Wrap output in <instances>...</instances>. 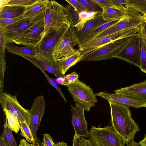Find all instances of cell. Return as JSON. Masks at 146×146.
I'll list each match as a JSON object with an SVG mask.
<instances>
[{"label": "cell", "mask_w": 146, "mask_h": 146, "mask_svg": "<svg viewBox=\"0 0 146 146\" xmlns=\"http://www.w3.org/2000/svg\"><path fill=\"white\" fill-rule=\"evenodd\" d=\"M112 126L114 130L128 143L133 139L139 128L133 119L129 107L109 101Z\"/></svg>", "instance_id": "cell-1"}, {"label": "cell", "mask_w": 146, "mask_h": 146, "mask_svg": "<svg viewBox=\"0 0 146 146\" xmlns=\"http://www.w3.org/2000/svg\"><path fill=\"white\" fill-rule=\"evenodd\" d=\"M70 26L66 24L53 27L45 33L43 38L36 47L38 55V59L54 60V50L69 31Z\"/></svg>", "instance_id": "cell-2"}, {"label": "cell", "mask_w": 146, "mask_h": 146, "mask_svg": "<svg viewBox=\"0 0 146 146\" xmlns=\"http://www.w3.org/2000/svg\"><path fill=\"white\" fill-rule=\"evenodd\" d=\"M67 87L75 104L84 110L90 111V108L95 106L97 102L93 90L78 79Z\"/></svg>", "instance_id": "cell-3"}, {"label": "cell", "mask_w": 146, "mask_h": 146, "mask_svg": "<svg viewBox=\"0 0 146 146\" xmlns=\"http://www.w3.org/2000/svg\"><path fill=\"white\" fill-rule=\"evenodd\" d=\"M89 138L95 146H125V139L111 126L103 128L92 126L89 131Z\"/></svg>", "instance_id": "cell-4"}, {"label": "cell", "mask_w": 146, "mask_h": 146, "mask_svg": "<svg viewBox=\"0 0 146 146\" xmlns=\"http://www.w3.org/2000/svg\"><path fill=\"white\" fill-rule=\"evenodd\" d=\"M127 10L120 20L115 23L87 41L97 39L125 29L140 27L145 24L143 15L140 13L133 10Z\"/></svg>", "instance_id": "cell-5"}, {"label": "cell", "mask_w": 146, "mask_h": 146, "mask_svg": "<svg viewBox=\"0 0 146 146\" xmlns=\"http://www.w3.org/2000/svg\"><path fill=\"white\" fill-rule=\"evenodd\" d=\"M130 37L113 41L85 54L80 61H99L113 58L127 43Z\"/></svg>", "instance_id": "cell-6"}, {"label": "cell", "mask_w": 146, "mask_h": 146, "mask_svg": "<svg viewBox=\"0 0 146 146\" xmlns=\"http://www.w3.org/2000/svg\"><path fill=\"white\" fill-rule=\"evenodd\" d=\"M140 27L125 29L97 39L86 41L78 45L79 49L84 54L111 42L136 35L139 32Z\"/></svg>", "instance_id": "cell-7"}, {"label": "cell", "mask_w": 146, "mask_h": 146, "mask_svg": "<svg viewBox=\"0 0 146 146\" xmlns=\"http://www.w3.org/2000/svg\"><path fill=\"white\" fill-rule=\"evenodd\" d=\"M45 33L51 28L66 24L71 25L65 7L54 0H49L44 15Z\"/></svg>", "instance_id": "cell-8"}, {"label": "cell", "mask_w": 146, "mask_h": 146, "mask_svg": "<svg viewBox=\"0 0 146 146\" xmlns=\"http://www.w3.org/2000/svg\"><path fill=\"white\" fill-rule=\"evenodd\" d=\"M45 12L34 17L24 18L3 29L7 42L11 43L25 33L29 29L44 18Z\"/></svg>", "instance_id": "cell-9"}, {"label": "cell", "mask_w": 146, "mask_h": 146, "mask_svg": "<svg viewBox=\"0 0 146 146\" xmlns=\"http://www.w3.org/2000/svg\"><path fill=\"white\" fill-rule=\"evenodd\" d=\"M0 103L3 109H6L18 117L20 124L25 121L29 124L31 117L29 110L21 105L17 100V95L3 92L0 94Z\"/></svg>", "instance_id": "cell-10"}, {"label": "cell", "mask_w": 146, "mask_h": 146, "mask_svg": "<svg viewBox=\"0 0 146 146\" xmlns=\"http://www.w3.org/2000/svg\"><path fill=\"white\" fill-rule=\"evenodd\" d=\"M138 67L140 66L139 38L138 34L130 37L127 43L114 56Z\"/></svg>", "instance_id": "cell-11"}, {"label": "cell", "mask_w": 146, "mask_h": 146, "mask_svg": "<svg viewBox=\"0 0 146 146\" xmlns=\"http://www.w3.org/2000/svg\"><path fill=\"white\" fill-rule=\"evenodd\" d=\"M44 29V18L11 43L25 46L36 47L45 35Z\"/></svg>", "instance_id": "cell-12"}, {"label": "cell", "mask_w": 146, "mask_h": 146, "mask_svg": "<svg viewBox=\"0 0 146 146\" xmlns=\"http://www.w3.org/2000/svg\"><path fill=\"white\" fill-rule=\"evenodd\" d=\"M46 103L44 97L40 96L36 97L33 101L29 111L31 115L29 124L37 144H40L37 136L38 129L45 112Z\"/></svg>", "instance_id": "cell-13"}, {"label": "cell", "mask_w": 146, "mask_h": 146, "mask_svg": "<svg viewBox=\"0 0 146 146\" xmlns=\"http://www.w3.org/2000/svg\"><path fill=\"white\" fill-rule=\"evenodd\" d=\"M76 45H78V42L69 28L55 49L53 54L54 59L57 60L75 53L78 50L75 48Z\"/></svg>", "instance_id": "cell-14"}, {"label": "cell", "mask_w": 146, "mask_h": 146, "mask_svg": "<svg viewBox=\"0 0 146 146\" xmlns=\"http://www.w3.org/2000/svg\"><path fill=\"white\" fill-rule=\"evenodd\" d=\"M102 13L99 14L94 19L88 21L80 31H76L73 27L70 26V29L77 41L78 45L84 43L89 35L94 29L108 22L104 19Z\"/></svg>", "instance_id": "cell-15"}, {"label": "cell", "mask_w": 146, "mask_h": 146, "mask_svg": "<svg viewBox=\"0 0 146 146\" xmlns=\"http://www.w3.org/2000/svg\"><path fill=\"white\" fill-rule=\"evenodd\" d=\"M72 122L77 135L89 137L88 124L85 119L84 110L76 106H71Z\"/></svg>", "instance_id": "cell-16"}, {"label": "cell", "mask_w": 146, "mask_h": 146, "mask_svg": "<svg viewBox=\"0 0 146 146\" xmlns=\"http://www.w3.org/2000/svg\"><path fill=\"white\" fill-rule=\"evenodd\" d=\"M96 96L101 97L108 102L111 101L122 104L129 107L138 109L146 107V102L115 94L109 93L106 92H99L95 94Z\"/></svg>", "instance_id": "cell-17"}, {"label": "cell", "mask_w": 146, "mask_h": 146, "mask_svg": "<svg viewBox=\"0 0 146 146\" xmlns=\"http://www.w3.org/2000/svg\"><path fill=\"white\" fill-rule=\"evenodd\" d=\"M115 94L146 102V80L115 91Z\"/></svg>", "instance_id": "cell-18"}, {"label": "cell", "mask_w": 146, "mask_h": 146, "mask_svg": "<svg viewBox=\"0 0 146 146\" xmlns=\"http://www.w3.org/2000/svg\"><path fill=\"white\" fill-rule=\"evenodd\" d=\"M5 48L12 54L21 56L24 58H38L36 47L32 46L21 47L16 46L12 43L7 42Z\"/></svg>", "instance_id": "cell-19"}, {"label": "cell", "mask_w": 146, "mask_h": 146, "mask_svg": "<svg viewBox=\"0 0 146 146\" xmlns=\"http://www.w3.org/2000/svg\"><path fill=\"white\" fill-rule=\"evenodd\" d=\"M49 1L48 0H37L32 5L25 7L22 16L24 18L29 19L44 12Z\"/></svg>", "instance_id": "cell-20"}, {"label": "cell", "mask_w": 146, "mask_h": 146, "mask_svg": "<svg viewBox=\"0 0 146 146\" xmlns=\"http://www.w3.org/2000/svg\"><path fill=\"white\" fill-rule=\"evenodd\" d=\"M84 55L79 49L72 54L57 60L60 66L62 74L64 76L70 67L80 61Z\"/></svg>", "instance_id": "cell-21"}, {"label": "cell", "mask_w": 146, "mask_h": 146, "mask_svg": "<svg viewBox=\"0 0 146 146\" xmlns=\"http://www.w3.org/2000/svg\"><path fill=\"white\" fill-rule=\"evenodd\" d=\"M37 64L44 71L58 78H63L59 64L57 60L35 59Z\"/></svg>", "instance_id": "cell-22"}, {"label": "cell", "mask_w": 146, "mask_h": 146, "mask_svg": "<svg viewBox=\"0 0 146 146\" xmlns=\"http://www.w3.org/2000/svg\"><path fill=\"white\" fill-rule=\"evenodd\" d=\"M102 8L103 18L108 22L119 21L128 11L125 6L121 8L104 6Z\"/></svg>", "instance_id": "cell-23"}, {"label": "cell", "mask_w": 146, "mask_h": 146, "mask_svg": "<svg viewBox=\"0 0 146 146\" xmlns=\"http://www.w3.org/2000/svg\"><path fill=\"white\" fill-rule=\"evenodd\" d=\"M142 25L138 33L139 38L140 66L142 72L146 74V35L144 31V26Z\"/></svg>", "instance_id": "cell-24"}, {"label": "cell", "mask_w": 146, "mask_h": 146, "mask_svg": "<svg viewBox=\"0 0 146 146\" xmlns=\"http://www.w3.org/2000/svg\"><path fill=\"white\" fill-rule=\"evenodd\" d=\"M25 7L6 5L0 7V19L14 18L22 15Z\"/></svg>", "instance_id": "cell-25"}, {"label": "cell", "mask_w": 146, "mask_h": 146, "mask_svg": "<svg viewBox=\"0 0 146 146\" xmlns=\"http://www.w3.org/2000/svg\"><path fill=\"white\" fill-rule=\"evenodd\" d=\"M127 10H131L146 15V0H128L125 5Z\"/></svg>", "instance_id": "cell-26"}, {"label": "cell", "mask_w": 146, "mask_h": 146, "mask_svg": "<svg viewBox=\"0 0 146 146\" xmlns=\"http://www.w3.org/2000/svg\"><path fill=\"white\" fill-rule=\"evenodd\" d=\"M9 126L12 131L17 133L20 129V125L18 117L6 109H3Z\"/></svg>", "instance_id": "cell-27"}, {"label": "cell", "mask_w": 146, "mask_h": 146, "mask_svg": "<svg viewBox=\"0 0 146 146\" xmlns=\"http://www.w3.org/2000/svg\"><path fill=\"white\" fill-rule=\"evenodd\" d=\"M3 126L4 128L3 132L1 136L3 138L8 146H17L16 141L13 135L12 131L9 126L6 117Z\"/></svg>", "instance_id": "cell-28"}, {"label": "cell", "mask_w": 146, "mask_h": 146, "mask_svg": "<svg viewBox=\"0 0 146 146\" xmlns=\"http://www.w3.org/2000/svg\"><path fill=\"white\" fill-rule=\"evenodd\" d=\"M65 7L67 17L71 26L74 27L79 22V12L69 4Z\"/></svg>", "instance_id": "cell-29"}, {"label": "cell", "mask_w": 146, "mask_h": 146, "mask_svg": "<svg viewBox=\"0 0 146 146\" xmlns=\"http://www.w3.org/2000/svg\"><path fill=\"white\" fill-rule=\"evenodd\" d=\"M21 133L20 135L24 137L28 142L34 145L36 144L29 125L25 121L20 123Z\"/></svg>", "instance_id": "cell-30"}, {"label": "cell", "mask_w": 146, "mask_h": 146, "mask_svg": "<svg viewBox=\"0 0 146 146\" xmlns=\"http://www.w3.org/2000/svg\"><path fill=\"white\" fill-rule=\"evenodd\" d=\"M25 59L28 60L32 63H33L34 65L37 67L42 72L43 74L44 75V76L46 78V79L49 83L57 90V91L60 94L61 97L63 98L64 102L66 103V100L61 90L58 87L55 82L52 79L49 77L48 75L46 73V72H45L44 70L37 64V63L35 60V59L33 58H26Z\"/></svg>", "instance_id": "cell-31"}, {"label": "cell", "mask_w": 146, "mask_h": 146, "mask_svg": "<svg viewBox=\"0 0 146 146\" xmlns=\"http://www.w3.org/2000/svg\"><path fill=\"white\" fill-rule=\"evenodd\" d=\"M83 6L85 7L88 11H94L102 13V8L92 0H77Z\"/></svg>", "instance_id": "cell-32"}, {"label": "cell", "mask_w": 146, "mask_h": 146, "mask_svg": "<svg viewBox=\"0 0 146 146\" xmlns=\"http://www.w3.org/2000/svg\"><path fill=\"white\" fill-rule=\"evenodd\" d=\"M0 94L2 93L4 89V76L5 72L7 68L5 59V53L0 52Z\"/></svg>", "instance_id": "cell-33"}, {"label": "cell", "mask_w": 146, "mask_h": 146, "mask_svg": "<svg viewBox=\"0 0 146 146\" xmlns=\"http://www.w3.org/2000/svg\"><path fill=\"white\" fill-rule=\"evenodd\" d=\"M88 12L87 11L83 10L79 12V22L75 27H73L76 31H79L81 30L86 23L89 21Z\"/></svg>", "instance_id": "cell-34"}, {"label": "cell", "mask_w": 146, "mask_h": 146, "mask_svg": "<svg viewBox=\"0 0 146 146\" xmlns=\"http://www.w3.org/2000/svg\"><path fill=\"white\" fill-rule=\"evenodd\" d=\"M37 1V0H7L5 6L12 5L26 7L32 5Z\"/></svg>", "instance_id": "cell-35"}, {"label": "cell", "mask_w": 146, "mask_h": 146, "mask_svg": "<svg viewBox=\"0 0 146 146\" xmlns=\"http://www.w3.org/2000/svg\"><path fill=\"white\" fill-rule=\"evenodd\" d=\"M118 21H109L102 24L94 29L89 35L88 36H87L85 41L87 40L90 38L96 35L111 27L115 23Z\"/></svg>", "instance_id": "cell-36"}, {"label": "cell", "mask_w": 146, "mask_h": 146, "mask_svg": "<svg viewBox=\"0 0 146 146\" xmlns=\"http://www.w3.org/2000/svg\"><path fill=\"white\" fill-rule=\"evenodd\" d=\"M72 146H95L90 139H86L84 137L75 134L73 139Z\"/></svg>", "instance_id": "cell-37"}, {"label": "cell", "mask_w": 146, "mask_h": 146, "mask_svg": "<svg viewBox=\"0 0 146 146\" xmlns=\"http://www.w3.org/2000/svg\"><path fill=\"white\" fill-rule=\"evenodd\" d=\"M98 5L102 8L104 6L113 8H121L123 7L124 5L117 4L113 2V0H92Z\"/></svg>", "instance_id": "cell-38"}, {"label": "cell", "mask_w": 146, "mask_h": 146, "mask_svg": "<svg viewBox=\"0 0 146 146\" xmlns=\"http://www.w3.org/2000/svg\"><path fill=\"white\" fill-rule=\"evenodd\" d=\"M78 74L75 72H74L66 75H64L63 78V80L61 84L62 85L68 86L78 79Z\"/></svg>", "instance_id": "cell-39"}, {"label": "cell", "mask_w": 146, "mask_h": 146, "mask_svg": "<svg viewBox=\"0 0 146 146\" xmlns=\"http://www.w3.org/2000/svg\"><path fill=\"white\" fill-rule=\"evenodd\" d=\"M24 18L22 15L16 18L0 19V28H5Z\"/></svg>", "instance_id": "cell-40"}, {"label": "cell", "mask_w": 146, "mask_h": 146, "mask_svg": "<svg viewBox=\"0 0 146 146\" xmlns=\"http://www.w3.org/2000/svg\"><path fill=\"white\" fill-rule=\"evenodd\" d=\"M42 140V146H56V143H54L52 137L48 134H44Z\"/></svg>", "instance_id": "cell-41"}, {"label": "cell", "mask_w": 146, "mask_h": 146, "mask_svg": "<svg viewBox=\"0 0 146 146\" xmlns=\"http://www.w3.org/2000/svg\"><path fill=\"white\" fill-rule=\"evenodd\" d=\"M66 1L73 6L79 12L82 11H87L86 8L78 2L77 0H66Z\"/></svg>", "instance_id": "cell-42"}, {"label": "cell", "mask_w": 146, "mask_h": 146, "mask_svg": "<svg viewBox=\"0 0 146 146\" xmlns=\"http://www.w3.org/2000/svg\"><path fill=\"white\" fill-rule=\"evenodd\" d=\"M0 52L5 53L7 41L3 30L0 29Z\"/></svg>", "instance_id": "cell-43"}, {"label": "cell", "mask_w": 146, "mask_h": 146, "mask_svg": "<svg viewBox=\"0 0 146 146\" xmlns=\"http://www.w3.org/2000/svg\"><path fill=\"white\" fill-rule=\"evenodd\" d=\"M19 146H42L39 144L35 145L32 143L30 144L24 139L20 140Z\"/></svg>", "instance_id": "cell-44"}, {"label": "cell", "mask_w": 146, "mask_h": 146, "mask_svg": "<svg viewBox=\"0 0 146 146\" xmlns=\"http://www.w3.org/2000/svg\"><path fill=\"white\" fill-rule=\"evenodd\" d=\"M116 3L120 5H125L128 2V0H113Z\"/></svg>", "instance_id": "cell-45"}, {"label": "cell", "mask_w": 146, "mask_h": 146, "mask_svg": "<svg viewBox=\"0 0 146 146\" xmlns=\"http://www.w3.org/2000/svg\"><path fill=\"white\" fill-rule=\"evenodd\" d=\"M139 143H137L135 142L133 139L131 141L127 144V146H139Z\"/></svg>", "instance_id": "cell-46"}, {"label": "cell", "mask_w": 146, "mask_h": 146, "mask_svg": "<svg viewBox=\"0 0 146 146\" xmlns=\"http://www.w3.org/2000/svg\"><path fill=\"white\" fill-rule=\"evenodd\" d=\"M139 145L141 146H146V134H145L143 139L139 143Z\"/></svg>", "instance_id": "cell-47"}, {"label": "cell", "mask_w": 146, "mask_h": 146, "mask_svg": "<svg viewBox=\"0 0 146 146\" xmlns=\"http://www.w3.org/2000/svg\"><path fill=\"white\" fill-rule=\"evenodd\" d=\"M0 146H8L6 143L4 139L0 136Z\"/></svg>", "instance_id": "cell-48"}, {"label": "cell", "mask_w": 146, "mask_h": 146, "mask_svg": "<svg viewBox=\"0 0 146 146\" xmlns=\"http://www.w3.org/2000/svg\"><path fill=\"white\" fill-rule=\"evenodd\" d=\"M55 146H68L67 143L63 141H60L56 143Z\"/></svg>", "instance_id": "cell-49"}, {"label": "cell", "mask_w": 146, "mask_h": 146, "mask_svg": "<svg viewBox=\"0 0 146 146\" xmlns=\"http://www.w3.org/2000/svg\"><path fill=\"white\" fill-rule=\"evenodd\" d=\"M143 17L144 21L146 24V15H143Z\"/></svg>", "instance_id": "cell-50"}, {"label": "cell", "mask_w": 146, "mask_h": 146, "mask_svg": "<svg viewBox=\"0 0 146 146\" xmlns=\"http://www.w3.org/2000/svg\"><path fill=\"white\" fill-rule=\"evenodd\" d=\"M144 29L145 33L146 35V24H145V25Z\"/></svg>", "instance_id": "cell-51"}]
</instances>
